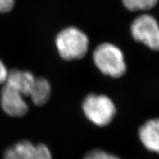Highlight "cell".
<instances>
[{"instance_id":"obj_1","label":"cell","mask_w":159,"mask_h":159,"mask_svg":"<svg viewBox=\"0 0 159 159\" xmlns=\"http://www.w3.org/2000/svg\"><path fill=\"white\" fill-rule=\"evenodd\" d=\"M81 108L85 119L97 128H105L114 122L117 114L116 105L104 94L90 93L83 99Z\"/></svg>"},{"instance_id":"obj_2","label":"cell","mask_w":159,"mask_h":159,"mask_svg":"<svg viewBox=\"0 0 159 159\" xmlns=\"http://www.w3.org/2000/svg\"><path fill=\"white\" fill-rule=\"evenodd\" d=\"M93 61L102 75L111 78H120L127 71L124 53L111 43L105 42L97 46L93 52Z\"/></svg>"},{"instance_id":"obj_3","label":"cell","mask_w":159,"mask_h":159,"mask_svg":"<svg viewBox=\"0 0 159 159\" xmlns=\"http://www.w3.org/2000/svg\"><path fill=\"white\" fill-rule=\"evenodd\" d=\"M55 46L60 56L65 61L80 60L87 54L89 39L80 29L69 27L63 29L57 35Z\"/></svg>"},{"instance_id":"obj_4","label":"cell","mask_w":159,"mask_h":159,"mask_svg":"<svg viewBox=\"0 0 159 159\" xmlns=\"http://www.w3.org/2000/svg\"><path fill=\"white\" fill-rule=\"evenodd\" d=\"M135 41L153 51H159V24L156 18L148 13L139 16L130 26Z\"/></svg>"},{"instance_id":"obj_5","label":"cell","mask_w":159,"mask_h":159,"mask_svg":"<svg viewBox=\"0 0 159 159\" xmlns=\"http://www.w3.org/2000/svg\"><path fill=\"white\" fill-rule=\"evenodd\" d=\"M4 159H53L50 150L43 144L28 141L16 143L6 150Z\"/></svg>"},{"instance_id":"obj_6","label":"cell","mask_w":159,"mask_h":159,"mask_svg":"<svg viewBox=\"0 0 159 159\" xmlns=\"http://www.w3.org/2000/svg\"><path fill=\"white\" fill-rule=\"evenodd\" d=\"M0 102L3 111L11 116L21 117L28 111V105L25 97L7 83L2 85Z\"/></svg>"},{"instance_id":"obj_7","label":"cell","mask_w":159,"mask_h":159,"mask_svg":"<svg viewBox=\"0 0 159 159\" xmlns=\"http://www.w3.org/2000/svg\"><path fill=\"white\" fill-rule=\"evenodd\" d=\"M138 138L145 150L159 155V117L143 122L138 129Z\"/></svg>"},{"instance_id":"obj_8","label":"cell","mask_w":159,"mask_h":159,"mask_svg":"<svg viewBox=\"0 0 159 159\" xmlns=\"http://www.w3.org/2000/svg\"><path fill=\"white\" fill-rule=\"evenodd\" d=\"M52 94L50 83L43 77H36V80L30 95L32 102L38 106L45 105L49 101Z\"/></svg>"},{"instance_id":"obj_9","label":"cell","mask_w":159,"mask_h":159,"mask_svg":"<svg viewBox=\"0 0 159 159\" xmlns=\"http://www.w3.org/2000/svg\"><path fill=\"white\" fill-rule=\"evenodd\" d=\"M159 0H122L125 8L130 11H147L156 7Z\"/></svg>"},{"instance_id":"obj_10","label":"cell","mask_w":159,"mask_h":159,"mask_svg":"<svg viewBox=\"0 0 159 159\" xmlns=\"http://www.w3.org/2000/svg\"><path fill=\"white\" fill-rule=\"evenodd\" d=\"M82 159H122L116 154L102 149H92L84 155Z\"/></svg>"},{"instance_id":"obj_11","label":"cell","mask_w":159,"mask_h":159,"mask_svg":"<svg viewBox=\"0 0 159 159\" xmlns=\"http://www.w3.org/2000/svg\"><path fill=\"white\" fill-rule=\"evenodd\" d=\"M15 0H0V13H8L13 9Z\"/></svg>"},{"instance_id":"obj_12","label":"cell","mask_w":159,"mask_h":159,"mask_svg":"<svg viewBox=\"0 0 159 159\" xmlns=\"http://www.w3.org/2000/svg\"><path fill=\"white\" fill-rule=\"evenodd\" d=\"M9 71H7L5 63L0 60V85H3L7 80Z\"/></svg>"}]
</instances>
